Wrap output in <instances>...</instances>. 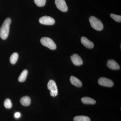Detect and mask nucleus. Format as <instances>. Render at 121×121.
Returning a JSON list of instances; mask_svg holds the SVG:
<instances>
[{"label": "nucleus", "mask_w": 121, "mask_h": 121, "mask_svg": "<svg viewBox=\"0 0 121 121\" xmlns=\"http://www.w3.org/2000/svg\"><path fill=\"white\" fill-rule=\"evenodd\" d=\"M4 105L5 107L7 109H10L12 107V103L11 99H7L5 100Z\"/></svg>", "instance_id": "nucleus-17"}, {"label": "nucleus", "mask_w": 121, "mask_h": 121, "mask_svg": "<svg viewBox=\"0 0 121 121\" xmlns=\"http://www.w3.org/2000/svg\"><path fill=\"white\" fill-rule=\"evenodd\" d=\"M48 87L50 91V94L52 97H55L57 96L58 94V87L56 83L52 80H50L48 84Z\"/></svg>", "instance_id": "nucleus-4"}, {"label": "nucleus", "mask_w": 121, "mask_h": 121, "mask_svg": "<svg viewBox=\"0 0 121 121\" xmlns=\"http://www.w3.org/2000/svg\"><path fill=\"white\" fill-rule=\"evenodd\" d=\"M28 74V71L26 69L24 70L19 77L18 79L19 82H25L26 80Z\"/></svg>", "instance_id": "nucleus-14"}, {"label": "nucleus", "mask_w": 121, "mask_h": 121, "mask_svg": "<svg viewBox=\"0 0 121 121\" xmlns=\"http://www.w3.org/2000/svg\"><path fill=\"white\" fill-rule=\"evenodd\" d=\"M11 23V19L9 17L7 18L0 28V37L3 40L8 38L9 33V27Z\"/></svg>", "instance_id": "nucleus-1"}, {"label": "nucleus", "mask_w": 121, "mask_h": 121, "mask_svg": "<svg viewBox=\"0 0 121 121\" xmlns=\"http://www.w3.org/2000/svg\"><path fill=\"white\" fill-rule=\"evenodd\" d=\"M56 7L59 10L63 12H66L68 8L65 0H55Z\"/></svg>", "instance_id": "nucleus-7"}, {"label": "nucleus", "mask_w": 121, "mask_h": 121, "mask_svg": "<svg viewBox=\"0 0 121 121\" xmlns=\"http://www.w3.org/2000/svg\"><path fill=\"white\" fill-rule=\"evenodd\" d=\"M40 42L43 45L51 50H55L56 48V44L52 39L49 37H43L40 40Z\"/></svg>", "instance_id": "nucleus-3"}, {"label": "nucleus", "mask_w": 121, "mask_h": 121, "mask_svg": "<svg viewBox=\"0 0 121 121\" xmlns=\"http://www.w3.org/2000/svg\"><path fill=\"white\" fill-rule=\"evenodd\" d=\"M39 22L42 24L48 25H52L55 23V21L53 18L46 16L40 17L39 19Z\"/></svg>", "instance_id": "nucleus-5"}, {"label": "nucleus", "mask_w": 121, "mask_h": 121, "mask_svg": "<svg viewBox=\"0 0 121 121\" xmlns=\"http://www.w3.org/2000/svg\"><path fill=\"white\" fill-rule=\"evenodd\" d=\"M107 67L110 69L114 70H119L120 66L115 60H109L107 61Z\"/></svg>", "instance_id": "nucleus-9"}, {"label": "nucleus", "mask_w": 121, "mask_h": 121, "mask_svg": "<svg viewBox=\"0 0 121 121\" xmlns=\"http://www.w3.org/2000/svg\"><path fill=\"white\" fill-rule=\"evenodd\" d=\"M20 102L23 106H27L31 104V99L28 96H25L21 99Z\"/></svg>", "instance_id": "nucleus-13"}, {"label": "nucleus", "mask_w": 121, "mask_h": 121, "mask_svg": "<svg viewBox=\"0 0 121 121\" xmlns=\"http://www.w3.org/2000/svg\"><path fill=\"white\" fill-rule=\"evenodd\" d=\"M81 41L83 45L88 48H94V44L93 42L89 40L86 37L83 36L81 38Z\"/></svg>", "instance_id": "nucleus-10"}, {"label": "nucleus", "mask_w": 121, "mask_h": 121, "mask_svg": "<svg viewBox=\"0 0 121 121\" xmlns=\"http://www.w3.org/2000/svg\"><path fill=\"white\" fill-rule=\"evenodd\" d=\"M35 4L39 7H43L45 5L47 0H34Z\"/></svg>", "instance_id": "nucleus-18"}, {"label": "nucleus", "mask_w": 121, "mask_h": 121, "mask_svg": "<svg viewBox=\"0 0 121 121\" xmlns=\"http://www.w3.org/2000/svg\"><path fill=\"white\" fill-rule=\"evenodd\" d=\"M81 100L83 103L85 104L94 105L95 104L96 102L95 99L89 97H84L82 98Z\"/></svg>", "instance_id": "nucleus-12"}, {"label": "nucleus", "mask_w": 121, "mask_h": 121, "mask_svg": "<svg viewBox=\"0 0 121 121\" xmlns=\"http://www.w3.org/2000/svg\"><path fill=\"white\" fill-rule=\"evenodd\" d=\"M71 60L74 65L76 66H80L83 64L82 59L77 54H74L71 57Z\"/></svg>", "instance_id": "nucleus-8"}, {"label": "nucleus", "mask_w": 121, "mask_h": 121, "mask_svg": "<svg viewBox=\"0 0 121 121\" xmlns=\"http://www.w3.org/2000/svg\"><path fill=\"white\" fill-rule=\"evenodd\" d=\"M70 81L72 84L77 87H81L82 86V83L81 81L75 76H71Z\"/></svg>", "instance_id": "nucleus-11"}, {"label": "nucleus", "mask_w": 121, "mask_h": 121, "mask_svg": "<svg viewBox=\"0 0 121 121\" xmlns=\"http://www.w3.org/2000/svg\"><path fill=\"white\" fill-rule=\"evenodd\" d=\"M74 121H91L89 117L85 116H76L74 118Z\"/></svg>", "instance_id": "nucleus-16"}, {"label": "nucleus", "mask_w": 121, "mask_h": 121, "mask_svg": "<svg viewBox=\"0 0 121 121\" xmlns=\"http://www.w3.org/2000/svg\"><path fill=\"white\" fill-rule=\"evenodd\" d=\"M89 21L91 26L94 29L98 31H101L103 29L104 25L102 22L97 17L91 16L90 17Z\"/></svg>", "instance_id": "nucleus-2"}, {"label": "nucleus", "mask_w": 121, "mask_h": 121, "mask_svg": "<svg viewBox=\"0 0 121 121\" xmlns=\"http://www.w3.org/2000/svg\"><path fill=\"white\" fill-rule=\"evenodd\" d=\"M21 113L20 112H16L14 114V117H15V118H19L20 117H21Z\"/></svg>", "instance_id": "nucleus-20"}, {"label": "nucleus", "mask_w": 121, "mask_h": 121, "mask_svg": "<svg viewBox=\"0 0 121 121\" xmlns=\"http://www.w3.org/2000/svg\"><path fill=\"white\" fill-rule=\"evenodd\" d=\"M98 82L100 86L107 87H111L114 85V83L112 80L105 78H99Z\"/></svg>", "instance_id": "nucleus-6"}, {"label": "nucleus", "mask_w": 121, "mask_h": 121, "mask_svg": "<svg viewBox=\"0 0 121 121\" xmlns=\"http://www.w3.org/2000/svg\"><path fill=\"white\" fill-rule=\"evenodd\" d=\"M18 57H19V55L17 53L14 52L10 56V62L13 65L15 64L17 62Z\"/></svg>", "instance_id": "nucleus-15"}, {"label": "nucleus", "mask_w": 121, "mask_h": 121, "mask_svg": "<svg viewBox=\"0 0 121 121\" xmlns=\"http://www.w3.org/2000/svg\"><path fill=\"white\" fill-rule=\"evenodd\" d=\"M110 16L116 22H121V16L120 15H115V14H113V13H111L110 14Z\"/></svg>", "instance_id": "nucleus-19"}]
</instances>
